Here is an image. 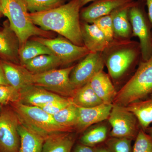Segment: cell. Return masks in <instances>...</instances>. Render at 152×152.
I'll list each match as a JSON object with an SVG mask.
<instances>
[{
  "label": "cell",
  "instance_id": "cell-1",
  "mask_svg": "<svg viewBox=\"0 0 152 152\" xmlns=\"http://www.w3.org/2000/svg\"><path fill=\"white\" fill-rule=\"evenodd\" d=\"M81 7L80 0H71L49 10L31 13L29 16L42 29L58 33L75 45L83 47L80 18Z\"/></svg>",
  "mask_w": 152,
  "mask_h": 152
},
{
  "label": "cell",
  "instance_id": "cell-2",
  "mask_svg": "<svg viewBox=\"0 0 152 152\" xmlns=\"http://www.w3.org/2000/svg\"><path fill=\"white\" fill-rule=\"evenodd\" d=\"M109 75L114 82L123 79L141 60L140 43L114 39L102 53Z\"/></svg>",
  "mask_w": 152,
  "mask_h": 152
},
{
  "label": "cell",
  "instance_id": "cell-3",
  "mask_svg": "<svg viewBox=\"0 0 152 152\" xmlns=\"http://www.w3.org/2000/svg\"><path fill=\"white\" fill-rule=\"evenodd\" d=\"M3 15L8 19L10 26L16 34L22 48L31 37L52 38L51 32L39 28L30 18L29 13L22 0H0Z\"/></svg>",
  "mask_w": 152,
  "mask_h": 152
},
{
  "label": "cell",
  "instance_id": "cell-4",
  "mask_svg": "<svg viewBox=\"0 0 152 152\" xmlns=\"http://www.w3.org/2000/svg\"><path fill=\"white\" fill-rule=\"evenodd\" d=\"M152 93V56L147 61L140 60L135 72L117 92L113 104L126 107Z\"/></svg>",
  "mask_w": 152,
  "mask_h": 152
},
{
  "label": "cell",
  "instance_id": "cell-5",
  "mask_svg": "<svg viewBox=\"0 0 152 152\" xmlns=\"http://www.w3.org/2000/svg\"><path fill=\"white\" fill-rule=\"evenodd\" d=\"M12 104L20 121L45 138L53 133L66 132L56 122L53 115L39 107L24 104L19 102Z\"/></svg>",
  "mask_w": 152,
  "mask_h": 152
},
{
  "label": "cell",
  "instance_id": "cell-6",
  "mask_svg": "<svg viewBox=\"0 0 152 152\" xmlns=\"http://www.w3.org/2000/svg\"><path fill=\"white\" fill-rule=\"evenodd\" d=\"M75 66L54 69L42 73L33 74L23 66L25 77L30 85H34L64 97H72L75 90L70 75Z\"/></svg>",
  "mask_w": 152,
  "mask_h": 152
},
{
  "label": "cell",
  "instance_id": "cell-7",
  "mask_svg": "<svg viewBox=\"0 0 152 152\" xmlns=\"http://www.w3.org/2000/svg\"><path fill=\"white\" fill-rule=\"evenodd\" d=\"M142 1L135 2L129 11L132 37L140 40L141 60L147 61L152 56V26L144 10Z\"/></svg>",
  "mask_w": 152,
  "mask_h": 152
},
{
  "label": "cell",
  "instance_id": "cell-8",
  "mask_svg": "<svg viewBox=\"0 0 152 152\" xmlns=\"http://www.w3.org/2000/svg\"><path fill=\"white\" fill-rule=\"evenodd\" d=\"M108 120L112 127V137L135 140L141 128L135 115L124 106L113 104Z\"/></svg>",
  "mask_w": 152,
  "mask_h": 152
},
{
  "label": "cell",
  "instance_id": "cell-9",
  "mask_svg": "<svg viewBox=\"0 0 152 152\" xmlns=\"http://www.w3.org/2000/svg\"><path fill=\"white\" fill-rule=\"evenodd\" d=\"M32 39L48 48L61 60L63 66L82 59L91 53L85 46L77 45L62 36L55 38L35 37Z\"/></svg>",
  "mask_w": 152,
  "mask_h": 152
},
{
  "label": "cell",
  "instance_id": "cell-10",
  "mask_svg": "<svg viewBox=\"0 0 152 152\" xmlns=\"http://www.w3.org/2000/svg\"><path fill=\"white\" fill-rule=\"evenodd\" d=\"M20 121L13 110L4 109L0 114V151L19 152L20 138L18 127Z\"/></svg>",
  "mask_w": 152,
  "mask_h": 152
},
{
  "label": "cell",
  "instance_id": "cell-11",
  "mask_svg": "<svg viewBox=\"0 0 152 152\" xmlns=\"http://www.w3.org/2000/svg\"><path fill=\"white\" fill-rule=\"evenodd\" d=\"M105 64L102 53H90L71 72L70 80L75 90L88 83L94 76L103 71Z\"/></svg>",
  "mask_w": 152,
  "mask_h": 152
},
{
  "label": "cell",
  "instance_id": "cell-12",
  "mask_svg": "<svg viewBox=\"0 0 152 152\" xmlns=\"http://www.w3.org/2000/svg\"><path fill=\"white\" fill-rule=\"evenodd\" d=\"M134 0H96L80 11L82 22L92 23L96 19L110 15L121 7Z\"/></svg>",
  "mask_w": 152,
  "mask_h": 152
},
{
  "label": "cell",
  "instance_id": "cell-13",
  "mask_svg": "<svg viewBox=\"0 0 152 152\" xmlns=\"http://www.w3.org/2000/svg\"><path fill=\"white\" fill-rule=\"evenodd\" d=\"M19 39L10 26L9 21L4 23L0 31V58L2 61L20 64Z\"/></svg>",
  "mask_w": 152,
  "mask_h": 152
},
{
  "label": "cell",
  "instance_id": "cell-14",
  "mask_svg": "<svg viewBox=\"0 0 152 152\" xmlns=\"http://www.w3.org/2000/svg\"><path fill=\"white\" fill-rule=\"evenodd\" d=\"M113 104L104 103L92 107H77L78 121L76 130L83 132L91 125L108 119Z\"/></svg>",
  "mask_w": 152,
  "mask_h": 152
},
{
  "label": "cell",
  "instance_id": "cell-15",
  "mask_svg": "<svg viewBox=\"0 0 152 152\" xmlns=\"http://www.w3.org/2000/svg\"><path fill=\"white\" fill-rule=\"evenodd\" d=\"M20 102L28 105L40 107L53 101L61 99L62 96L33 85H29L20 91Z\"/></svg>",
  "mask_w": 152,
  "mask_h": 152
},
{
  "label": "cell",
  "instance_id": "cell-16",
  "mask_svg": "<svg viewBox=\"0 0 152 152\" xmlns=\"http://www.w3.org/2000/svg\"><path fill=\"white\" fill-rule=\"evenodd\" d=\"M82 39L84 46L91 53H102L110 42L94 23L81 21Z\"/></svg>",
  "mask_w": 152,
  "mask_h": 152
},
{
  "label": "cell",
  "instance_id": "cell-17",
  "mask_svg": "<svg viewBox=\"0 0 152 152\" xmlns=\"http://www.w3.org/2000/svg\"><path fill=\"white\" fill-rule=\"evenodd\" d=\"M135 2L128 3L112 12L114 39L127 40L132 37L129 14L130 9Z\"/></svg>",
  "mask_w": 152,
  "mask_h": 152
},
{
  "label": "cell",
  "instance_id": "cell-18",
  "mask_svg": "<svg viewBox=\"0 0 152 152\" xmlns=\"http://www.w3.org/2000/svg\"><path fill=\"white\" fill-rule=\"evenodd\" d=\"M95 94L104 104H113L117 92L109 75L103 70L94 76L89 82Z\"/></svg>",
  "mask_w": 152,
  "mask_h": 152
},
{
  "label": "cell",
  "instance_id": "cell-19",
  "mask_svg": "<svg viewBox=\"0 0 152 152\" xmlns=\"http://www.w3.org/2000/svg\"><path fill=\"white\" fill-rule=\"evenodd\" d=\"M70 132L53 133L45 139L42 152H71L75 138Z\"/></svg>",
  "mask_w": 152,
  "mask_h": 152
},
{
  "label": "cell",
  "instance_id": "cell-20",
  "mask_svg": "<svg viewBox=\"0 0 152 152\" xmlns=\"http://www.w3.org/2000/svg\"><path fill=\"white\" fill-rule=\"evenodd\" d=\"M18 131L20 138L19 152H42L45 138L20 122Z\"/></svg>",
  "mask_w": 152,
  "mask_h": 152
},
{
  "label": "cell",
  "instance_id": "cell-21",
  "mask_svg": "<svg viewBox=\"0 0 152 152\" xmlns=\"http://www.w3.org/2000/svg\"><path fill=\"white\" fill-rule=\"evenodd\" d=\"M62 65L61 61L56 55H42L29 60L23 66L31 73L37 74L56 69Z\"/></svg>",
  "mask_w": 152,
  "mask_h": 152
},
{
  "label": "cell",
  "instance_id": "cell-22",
  "mask_svg": "<svg viewBox=\"0 0 152 152\" xmlns=\"http://www.w3.org/2000/svg\"><path fill=\"white\" fill-rule=\"evenodd\" d=\"M125 107L135 115L144 130L152 124V96H149L146 99L134 102Z\"/></svg>",
  "mask_w": 152,
  "mask_h": 152
},
{
  "label": "cell",
  "instance_id": "cell-23",
  "mask_svg": "<svg viewBox=\"0 0 152 152\" xmlns=\"http://www.w3.org/2000/svg\"><path fill=\"white\" fill-rule=\"evenodd\" d=\"M1 65L10 86L20 91L30 85L25 77L23 66L4 61H1Z\"/></svg>",
  "mask_w": 152,
  "mask_h": 152
},
{
  "label": "cell",
  "instance_id": "cell-24",
  "mask_svg": "<svg viewBox=\"0 0 152 152\" xmlns=\"http://www.w3.org/2000/svg\"><path fill=\"white\" fill-rule=\"evenodd\" d=\"M70 99L72 104L80 107H92L103 104L92 88L89 82L76 89Z\"/></svg>",
  "mask_w": 152,
  "mask_h": 152
},
{
  "label": "cell",
  "instance_id": "cell-25",
  "mask_svg": "<svg viewBox=\"0 0 152 152\" xmlns=\"http://www.w3.org/2000/svg\"><path fill=\"white\" fill-rule=\"evenodd\" d=\"M20 64L23 66L29 61L42 55H54L50 50L40 42L35 40H29L26 42L19 52Z\"/></svg>",
  "mask_w": 152,
  "mask_h": 152
},
{
  "label": "cell",
  "instance_id": "cell-26",
  "mask_svg": "<svg viewBox=\"0 0 152 152\" xmlns=\"http://www.w3.org/2000/svg\"><path fill=\"white\" fill-rule=\"evenodd\" d=\"M56 122L66 132H71L76 129L78 121V109L71 104L53 115Z\"/></svg>",
  "mask_w": 152,
  "mask_h": 152
},
{
  "label": "cell",
  "instance_id": "cell-27",
  "mask_svg": "<svg viewBox=\"0 0 152 152\" xmlns=\"http://www.w3.org/2000/svg\"><path fill=\"white\" fill-rule=\"evenodd\" d=\"M108 130L104 125L95 126L87 131L80 138L81 144L91 147L105 142L107 137Z\"/></svg>",
  "mask_w": 152,
  "mask_h": 152
},
{
  "label": "cell",
  "instance_id": "cell-28",
  "mask_svg": "<svg viewBox=\"0 0 152 152\" xmlns=\"http://www.w3.org/2000/svg\"><path fill=\"white\" fill-rule=\"evenodd\" d=\"M31 13L49 10L64 4V0H22Z\"/></svg>",
  "mask_w": 152,
  "mask_h": 152
},
{
  "label": "cell",
  "instance_id": "cell-29",
  "mask_svg": "<svg viewBox=\"0 0 152 152\" xmlns=\"http://www.w3.org/2000/svg\"><path fill=\"white\" fill-rule=\"evenodd\" d=\"M132 141L126 138L111 137L106 140V147L110 152H132Z\"/></svg>",
  "mask_w": 152,
  "mask_h": 152
},
{
  "label": "cell",
  "instance_id": "cell-30",
  "mask_svg": "<svg viewBox=\"0 0 152 152\" xmlns=\"http://www.w3.org/2000/svg\"><path fill=\"white\" fill-rule=\"evenodd\" d=\"M132 152H152V137L142 128L135 140Z\"/></svg>",
  "mask_w": 152,
  "mask_h": 152
},
{
  "label": "cell",
  "instance_id": "cell-31",
  "mask_svg": "<svg viewBox=\"0 0 152 152\" xmlns=\"http://www.w3.org/2000/svg\"><path fill=\"white\" fill-rule=\"evenodd\" d=\"M94 23L103 33L108 40L110 42L114 39L112 12L110 15L96 19Z\"/></svg>",
  "mask_w": 152,
  "mask_h": 152
},
{
  "label": "cell",
  "instance_id": "cell-32",
  "mask_svg": "<svg viewBox=\"0 0 152 152\" xmlns=\"http://www.w3.org/2000/svg\"><path fill=\"white\" fill-rule=\"evenodd\" d=\"M20 92L19 91L10 85H0V104L5 105L20 102Z\"/></svg>",
  "mask_w": 152,
  "mask_h": 152
},
{
  "label": "cell",
  "instance_id": "cell-33",
  "mask_svg": "<svg viewBox=\"0 0 152 152\" xmlns=\"http://www.w3.org/2000/svg\"><path fill=\"white\" fill-rule=\"evenodd\" d=\"M71 104L70 98L64 97L61 99L50 102L39 107L53 116Z\"/></svg>",
  "mask_w": 152,
  "mask_h": 152
},
{
  "label": "cell",
  "instance_id": "cell-34",
  "mask_svg": "<svg viewBox=\"0 0 152 152\" xmlns=\"http://www.w3.org/2000/svg\"><path fill=\"white\" fill-rule=\"evenodd\" d=\"M72 152H95V151L92 147L80 144L76 146Z\"/></svg>",
  "mask_w": 152,
  "mask_h": 152
},
{
  "label": "cell",
  "instance_id": "cell-35",
  "mask_svg": "<svg viewBox=\"0 0 152 152\" xmlns=\"http://www.w3.org/2000/svg\"><path fill=\"white\" fill-rule=\"evenodd\" d=\"M0 85L3 86H9L8 82L7 81V79L4 74L3 68L1 65V61L0 62Z\"/></svg>",
  "mask_w": 152,
  "mask_h": 152
},
{
  "label": "cell",
  "instance_id": "cell-36",
  "mask_svg": "<svg viewBox=\"0 0 152 152\" xmlns=\"http://www.w3.org/2000/svg\"><path fill=\"white\" fill-rule=\"evenodd\" d=\"M148 7V15L152 26V0H145Z\"/></svg>",
  "mask_w": 152,
  "mask_h": 152
},
{
  "label": "cell",
  "instance_id": "cell-37",
  "mask_svg": "<svg viewBox=\"0 0 152 152\" xmlns=\"http://www.w3.org/2000/svg\"><path fill=\"white\" fill-rule=\"evenodd\" d=\"M94 149L95 152H110L106 146L96 147Z\"/></svg>",
  "mask_w": 152,
  "mask_h": 152
},
{
  "label": "cell",
  "instance_id": "cell-38",
  "mask_svg": "<svg viewBox=\"0 0 152 152\" xmlns=\"http://www.w3.org/2000/svg\"><path fill=\"white\" fill-rule=\"evenodd\" d=\"M96 1V0H80L82 7H83L85 5L87 4L88 3H89L90 2L94 1ZM141 1H145V0H141Z\"/></svg>",
  "mask_w": 152,
  "mask_h": 152
},
{
  "label": "cell",
  "instance_id": "cell-39",
  "mask_svg": "<svg viewBox=\"0 0 152 152\" xmlns=\"http://www.w3.org/2000/svg\"><path fill=\"white\" fill-rule=\"evenodd\" d=\"M145 131L152 137V126L147 128Z\"/></svg>",
  "mask_w": 152,
  "mask_h": 152
},
{
  "label": "cell",
  "instance_id": "cell-40",
  "mask_svg": "<svg viewBox=\"0 0 152 152\" xmlns=\"http://www.w3.org/2000/svg\"><path fill=\"white\" fill-rule=\"evenodd\" d=\"M3 14L2 8L1 4V1H0V16L1 15Z\"/></svg>",
  "mask_w": 152,
  "mask_h": 152
},
{
  "label": "cell",
  "instance_id": "cell-41",
  "mask_svg": "<svg viewBox=\"0 0 152 152\" xmlns=\"http://www.w3.org/2000/svg\"><path fill=\"white\" fill-rule=\"evenodd\" d=\"M2 110V106L0 104V114H1V113Z\"/></svg>",
  "mask_w": 152,
  "mask_h": 152
},
{
  "label": "cell",
  "instance_id": "cell-42",
  "mask_svg": "<svg viewBox=\"0 0 152 152\" xmlns=\"http://www.w3.org/2000/svg\"><path fill=\"white\" fill-rule=\"evenodd\" d=\"M152 96V94H151V95H150V96Z\"/></svg>",
  "mask_w": 152,
  "mask_h": 152
},
{
  "label": "cell",
  "instance_id": "cell-43",
  "mask_svg": "<svg viewBox=\"0 0 152 152\" xmlns=\"http://www.w3.org/2000/svg\"><path fill=\"white\" fill-rule=\"evenodd\" d=\"M1 61H0V62H1Z\"/></svg>",
  "mask_w": 152,
  "mask_h": 152
}]
</instances>
